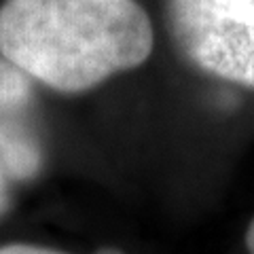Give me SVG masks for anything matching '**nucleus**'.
<instances>
[{"label":"nucleus","instance_id":"obj_5","mask_svg":"<svg viewBox=\"0 0 254 254\" xmlns=\"http://www.w3.org/2000/svg\"><path fill=\"white\" fill-rule=\"evenodd\" d=\"M11 208V178L0 165V218Z\"/></svg>","mask_w":254,"mask_h":254},{"label":"nucleus","instance_id":"obj_2","mask_svg":"<svg viewBox=\"0 0 254 254\" xmlns=\"http://www.w3.org/2000/svg\"><path fill=\"white\" fill-rule=\"evenodd\" d=\"M170 17L193 66L254 89V0H170Z\"/></svg>","mask_w":254,"mask_h":254},{"label":"nucleus","instance_id":"obj_3","mask_svg":"<svg viewBox=\"0 0 254 254\" xmlns=\"http://www.w3.org/2000/svg\"><path fill=\"white\" fill-rule=\"evenodd\" d=\"M45 163L34 78L0 55V165L11 180L36 178Z\"/></svg>","mask_w":254,"mask_h":254},{"label":"nucleus","instance_id":"obj_4","mask_svg":"<svg viewBox=\"0 0 254 254\" xmlns=\"http://www.w3.org/2000/svg\"><path fill=\"white\" fill-rule=\"evenodd\" d=\"M0 254H66L47 246H36V244H4L0 246Z\"/></svg>","mask_w":254,"mask_h":254},{"label":"nucleus","instance_id":"obj_1","mask_svg":"<svg viewBox=\"0 0 254 254\" xmlns=\"http://www.w3.org/2000/svg\"><path fill=\"white\" fill-rule=\"evenodd\" d=\"M155 30L136 0H4L0 55L60 93L142 66Z\"/></svg>","mask_w":254,"mask_h":254},{"label":"nucleus","instance_id":"obj_6","mask_svg":"<svg viewBox=\"0 0 254 254\" xmlns=\"http://www.w3.org/2000/svg\"><path fill=\"white\" fill-rule=\"evenodd\" d=\"M246 248L250 254H254V218L250 220L248 229H246Z\"/></svg>","mask_w":254,"mask_h":254}]
</instances>
